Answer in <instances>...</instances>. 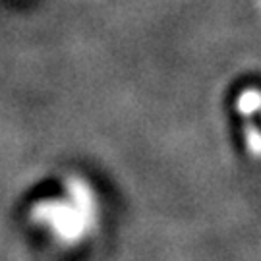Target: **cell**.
Instances as JSON below:
<instances>
[{"mask_svg":"<svg viewBox=\"0 0 261 261\" xmlns=\"http://www.w3.org/2000/svg\"><path fill=\"white\" fill-rule=\"evenodd\" d=\"M234 112L240 120V134L246 149L253 157H261V87H242L234 99Z\"/></svg>","mask_w":261,"mask_h":261,"instance_id":"cell-2","label":"cell"},{"mask_svg":"<svg viewBox=\"0 0 261 261\" xmlns=\"http://www.w3.org/2000/svg\"><path fill=\"white\" fill-rule=\"evenodd\" d=\"M74 201H43L33 209V219L48 224L62 240L74 242L95 223V201L80 182L70 186Z\"/></svg>","mask_w":261,"mask_h":261,"instance_id":"cell-1","label":"cell"}]
</instances>
